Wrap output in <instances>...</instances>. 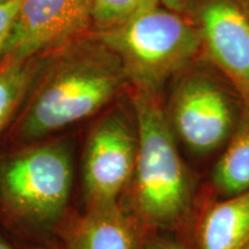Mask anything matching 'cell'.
<instances>
[{"mask_svg":"<svg viewBox=\"0 0 249 249\" xmlns=\"http://www.w3.org/2000/svg\"><path fill=\"white\" fill-rule=\"evenodd\" d=\"M73 133L0 147V226L22 248L53 246L80 211Z\"/></svg>","mask_w":249,"mask_h":249,"instance_id":"6da1fadb","label":"cell"},{"mask_svg":"<svg viewBox=\"0 0 249 249\" xmlns=\"http://www.w3.org/2000/svg\"><path fill=\"white\" fill-rule=\"evenodd\" d=\"M167 117L174 134L196 154L216 150L234 126V110L227 93L202 74L187 76L179 83Z\"/></svg>","mask_w":249,"mask_h":249,"instance_id":"52a82bcc","label":"cell"},{"mask_svg":"<svg viewBox=\"0 0 249 249\" xmlns=\"http://www.w3.org/2000/svg\"><path fill=\"white\" fill-rule=\"evenodd\" d=\"M138 149L132 104L129 111L118 104L97 116L77 163L80 211L119 205L132 179Z\"/></svg>","mask_w":249,"mask_h":249,"instance_id":"5b68a950","label":"cell"},{"mask_svg":"<svg viewBox=\"0 0 249 249\" xmlns=\"http://www.w3.org/2000/svg\"><path fill=\"white\" fill-rule=\"evenodd\" d=\"M53 54L0 64V142L14 124Z\"/></svg>","mask_w":249,"mask_h":249,"instance_id":"8fae6325","label":"cell"},{"mask_svg":"<svg viewBox=\"0 0 249 249\" xmlns=\"http://www.w3.org/2000/svg\"><path fill=\"white\" fill-rule=\"evenodd\" d=\"M12 1H18V0H0V4H6V2H12Z\"/></svg>","mask_w":249,"mask_h":249,"instance_id":"d6986e66","label":"cell"},{"mask_svg":"<svg viewBox=\"0 0 249 249\" xmlns=\"http://www.w3.org/2000/svg\"><path fill=\"white\" fill-rule=\"evenodd\" d=\"M202 46L249 104V6L245 0H198Z\"/></svg>","mask_w":249,"mask_h":249,"instance_id":"ba28073f","label":"cell"},{"mask_svg":"<svg viewBox=\"0 0 249 249\" xmlns=\"http://www.w3.org/2000/svg\"><path fill=\"white\" fill-rule=\"evenodd\" d=\"M142 232L120 205L79 211L62 229L53 249H136Z\"/></svg>","mask_w":249,"mask_h":249,"instance_id":"9c48e42d","label":"cell"},{"mask_svg":"<svg viewBox=\"0 0 249 249\" xmlns=\"http://www.w3.org/2000/svg\"><path fill=\"white\" fill-rule=\"evenodd\" d=\"M0 249H23L0 226Z\"/></svg>","mask_w":249,"mask_h":249,"instance_id":"2e32d148","label":"cell"},{"mask_svg":"<svg viewBox=\"0 0 249 249\" xmlns=\"http://www.w3.org/2000/svg\"><path fill=\"white\" fill-rule=\"evenodd\" d=\"M166 8L178 12V13H185V11L191 5V0H161Z\"/></svg>","mask_w":249,"mask_h":249,"instance_id":"e0dca14e","label":"cell"},{"mask_svg":"<svg viewBox=\"0 0 249 249\" xmlns=\"http://www.w3.org/2000/svg\"><path fill=\"white\" fill-rule=\"evenodd\" d=\"M241 249H249V242H247V244H246Z\"/></svg>","mask_w":249,"mask_h":249,"instance_id":"ffe728a7","label":"cell"},{"mask_svg":"<svg viewBox=\"0 0 249 249\" xmlns=\"http://www.w3.org/2000/svg\"><path fill=\"white\" fill-rule=\"evenodd\" d=\"M139 149L130 182L120 208L142 233L169 229L189 209L192 183L176 144V134L160 95L129 88Z\"/></svg>","mask_w":249,"mask_h":249,"instance_id":"3957f363","label":"cell"},{"mask_svg":"<svg viewBox=\"0 0 249 249\" xmlns=\"http://www.w3.org/2000/svg\"><path fill=\"white\" fill-rule=\"evenodd\" d=\"M127 85L119 58L90 34L52 55L0 147L71 133L107 110Z\"/></svg>","mask_w":249,"mask_h":249,"instance_id":"7a4b0ae2","label":"cell"},{"mask_svg":"<svg viewBox=\"0 0 249 249\" xmlns=\"http://www.w3.org/2000/svg\"><path fill=\"white\" fill-rule=\"evenodd\" d=\"M213 183L224 197L249 191V104H245L231 141L214 165Z\"/></svg>","mask_w":249,"mask_h":249,"instance_id":"7c38bea8","label":"cell"},{"mask_svg":"<svg viewBox=\"0 0 249 249\" xmlns=\"http://www.w3.org/2000/svg\"><path fill=\"white\" fill-rule=\"evenodd\" d=\"M249 242V191L213 205L198 230L200 249H241Z\"/></svg>","mask_w":249,"mask_h":249,"instance_id":"30bf717a","label":"cell"},{"mask_svg":"<svg viewBox=\"0 0 249 249\" xmlns=\"http://www.w3.org/2000/svg\"><path fill=\"white\" fill-rule=\"evenodd\" d=\"M245 1H246V2H247V5L249 6V0H245Z\"/></svg>","mask_w":249,"mask_h":249,"instance_id":"44dd1931","label":"cell"},{"mask_svg":"<svg viewBox=\"0 0 249 249\" xmlns=\"http://www.w3.org/2000/svg\"><path fill=\"white\" fill-rule=\"evenodd\" d=\"M136 249H187L170 239L155 234V232L142 233Z\"/></svg>","mask_w":249,"mask_h":249,"instance_id":"9a60e30c","label":"cell"},{"mask_svg":"<svg viewBox=\"0 0 249 249\" xmlns=\"http://www.w3.org/2000/svg\"><path fill=\"white\" fill-rule=\"evenodd\" d=\"M23 249H53V248L50 247V246H38V247H28Z\"/></svg>","mask_w":249,"mask_h":249,"instance_id":"ac0fdd59","label":"cell"},{"mask_svg":"<svg viewBox=\"0 0 249 249\" xmlns=\"http://www.w3.org/2000/svg\"><path fill=\"white\" fill-rule=\"evenodd\" d=\"M93 35L119 58L130 89L155 95L202 48L197 24L161 0H147L124 22Z\"/></svg>","mask_w":249,"mask_h":249,"instance_id":"277c9868","label":"cell"},{"mask_svg":"<svg viewBox=\"0 0 249 249\" xmlns=\"http://www.w3.org/2000/svg\"><path fill=\"white\" fill-rule=\"evenodd\" d=\"M91 0H21L0 64L60 51L92 34Z\"/></svg>","mask_w":249,"mask_h":249,"instance_id":"8992f818","label":"cell"},{"mask_svg":"<svg viewBox=\"0 0 249 249\" xmlns=\"http://www.w3.org/2000/svg\"><path fill=\"white\" fill-rule=\"evenodd\" d=\"M147 0H91L92 34L119 26L135 14Z\"/></svg>","mask_w":249,"mask_h":249,"instance_id":"4fadbf2b","label":"cell"},{"mask_svg":"<svg viewBox=\"0 0 249 249\" xmlns=\"http://www.w3.org/2000/svg\"><path fill=\"white\" fill-rule=\"evenodd\" d=\"M20 2L21 0L0 4V62H1L6 44L13 29Z\"/></svg>","mask_w":249,"mask_h":249,"instance_id":"5bb4252c","label":"cell"}]
</instances>
